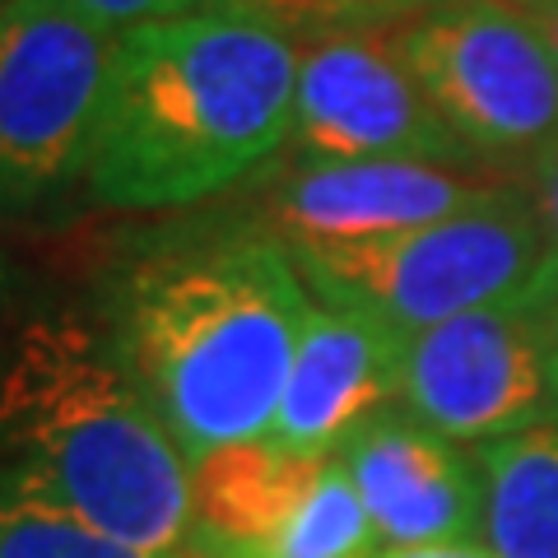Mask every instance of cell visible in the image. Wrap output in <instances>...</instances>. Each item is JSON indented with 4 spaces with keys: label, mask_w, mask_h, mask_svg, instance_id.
<instances>
[{
    "label": "cell",
    "mask_w": 558,
    "mask_h": 558,
    "mask_svg": "<svg viewBox=\"0 0 558 558\" xmlns=\"http://www.w3.org/2000/svg\"><path fill=\"white\" fill-rule=\"evenodd\" d=\"M303 47L229 5L121 33L84 182L121 209H172L238 182L293 135Z\"/></svg>",
    "instance_id": "1"
},
{
    "label": "cell",
    "mask_w": 558,
    "mask_h": 558,
    "mask_svg": "<svg viewBox=\"0 0 558 558\" xmlns=\"http://www.w3.org/2000/svg\"><path fill=\"white\" fill-rule=\"evenodd\" d=\"M279 238L168 247L117 299L112 349L186 461L270 438L312 312Z\"/></svg>",
    "instance_id": "2"
},
{
    "label": "cell",
    "mask_w": 558,
    "mask_h": 558,
    "mask_svg": "<svg viewBox=\"0 0 558 558\" xmlns=\"http://www.w3.org/2000/svg\"><path fill=\"white\" fill-rule=\"evenodd\" d=\"M0 484L145 554H191V461L145 391L75 317L0 344Z\"/></svg>",
    "instance_id": "3"
},
{
    "label": "cell",
    "mask_w": 558,
    "mask_h": 558,
    "mask_svg": "<svg viewBox=\"0 0 558 558\" xmlns=\"http://www.w3.org/2000/svg\"><path fill=\"white\" fill-rule=\"evenodd\" d=\"M322 303L354 307L400 336L480 307H531L558 317V247L526 191L484 209L340 247H289Z\"/></svg>",
    "instance_id": "4"
},
{
    "label": "cell",
    "mask_w": 558,
    "mask_h": 558,
    "mask_svg": "<svg viewBox=\"0 0 558 558\" xmlns=\"http://www.w3.org/2000/svg\"><path fill=\"white\" fill-rule=\"evenodd\" d=\"M121 38L61 0L0 5V215L84 178Z\"/></svg>",
    "instance_id": "5"
},
{
    "label": "cell",
    "mask_w": 558,
    "mask_h": 558,
    "mask_svg": "<svg viewBox=\"0 0 558 558\" xmlns=\"http://www.w3.org/2000/svg\"><path fill=\"white\" fill-rule=\"evenodd\" d=\"M410 75L470 154L539 159L558 140V51L498 0H442L396 28Z\"/></svg>",
    "instance_id": "6"
},
{
    "label": "cell",
    "mask_w": 558,
    "mask_h": 558,
    "mask_svg": "<svg viewBox=\"0 0 558 558\" xmlns=\"http://www.w3.org/2000/svg\"><path fill=\"white\" fill-rule=\"evenodd\" d=\"M191 558H368L373 526L336 457L270 438L191 461Z\"/></svg>",
    "instance_id": "7"
},
{
    "label": "cell",
    "mask_w": 558,
    "mask_h": 558,
    "mask_svg": "<svg viewBox=\"0 0 558 558\" xmlns=\"http://www.w3.org/2000/svg\"><path fill=\"white\" fill-rule=\"evenodd\" d=\"M554 312L480 307L410 330L400 405L451 442H498L549 418Z\"/></svg>",
    "instance_id": "8"
},
{
    "label": "cell",
    "mask_w": 558,
    "mask_h": 558,
    "mask_svg": "<svg viewBox=\"0 0 558 558\" xmlns=\"http://www.w3.org/2000/svg\"><path fill=\"white\" fill-rule=\"evenodd\" d=\"M289 140L312 163L470 159L410 75L396 28H336L303 47Z\"/></svg>",
    "instance_id": "9"
},
{
    "label": "cell",
    "mask_w": 558,
    "mask_h": 558,
    "mask_svg": "<svg viewBox=\"0 0 558 558\" xmlns=\"http://www.w3.org/2000/svg\"><path fill=\"white\" fill-rule=\"evenodd\" d=\"M508 182L470 178L457 163L373 159L307 163L270 196V223L284 247H340L457 219L508 196Z\"/></svg>",
    "instance_id": "10"
},
{
    "label": "cell",
    "mask_w": 558,
    "mask_h": 558,
    "mask_svg": "<svg viewBox=\"0 0 558 558\" xmlns=\"http://www.w3.org/2000/svg\"><path fill=\"white\" fill-rule=\"evenodd\" d=\"M381 549L457 545L484 531V475L461 442L433 433L414 414L381 410L340 451Z\"/></svg>",
    "instance_id": "11"
},
{
    "label": "cell",
    "mask_w": 558,
    "mask_h": 558,
    "mask_svg": "<svg viewBox=\"0 0 558 558\" xmlns=\"http://www.w3.org/2000/svg\"><path fill=\"white\" fill-rule=\"evenodd\" d=\"M400 354L405 336L396 326L317 299L270 442L293 457H336L373 414L400 400Z\"/></svg>",
    "instance_id": "12"
},
{
    "label": "cell",
    "mask_w": 558,
    "mask_h": 558,
    "mask_svg": "<svg viewBox=\"0 0 558 558\" xmlns=\"http://www.w3.org/2000/svg\"><path fill=\"white\" fill-rule=\"evenodd\" d=\"M484 531L498 558H558V418L480 447Z\"/></svg>",
    "instance_id": "13"
},
{
    "label": "cell",
    "mask_w": 558,
    "mask_h": 558,
    "mask_svg": "<svg viewBox=\"0 0 558 558\" xmlns=\"http://www.w3.org/2000/svg\"><path fill=\"white\" fill-rule=\"evenodd\" d=\"M0 558H191V554H145L94 531L51 502L24 498L0 484Z\"/></svg>",
    "instance_id": "14"
},
{
    "label": "cell",
    "mask_w": 558,
    "mask_h": 558,
    "mask_svg": "<svg viewBox=\"0 0 558 558\" xmlns=\"http://www.w3.org/2000/svg\"><path fill=\"white\" fill-rule=\"evenodd\" d=\"M215 5L242 10L284 33H336V28H387L405 24L442 0H215Z\"/></svg>",
    "instance_id": "15"
},
{
    "label": "cell",
    "mask_w": 558,
    "mask_h": 558,
    "mask_svg": "<svg viewBox=\"0 0 558 558\" xmlns=\"http://www.w3.org/2000/svg\"><path fill=\"white\" fill-rule=\"evenodd\" d=\"M84 20L102 24L108 33H135V28H149V24H168V20H186V14H196L205 5H215V0H61Z\"/></svg>",
    "instance_id": "16"
},
{
    "label": "cell",
    "mask_w": 558,
    "mask_h": 558,
    "mask_svg": "<svg viewBox=\"0 0 558 558\" xmlns=\"http://www.w3.org/2000/svg\"><path fill=\"white\" fill-rule=\"evenodd\" d=\"M531 205L558 247V140L539 159H531Z\"/></svg>",
    "instance_id": "17"
},
{
    "label": "cell",
    "mask_w": 558,
    "mask_h": 558,
    "mask_svg": "<svg viewBox=\"0 0 558 558\" xmlns=\"http://www.w3.org/2000/svg\"><path fill=\"white\" fill-rule=\"evenodd\" d=\"M377 558H498L480 539H457V545H410V549H381Z\"/></svg>",
    "instance_id": "18"
},
{
    "label": "cell",
    "mask_w": 558,
    "mask_h": 558,
    "mask_svg": "<svg viewBox=\"0 0 558 558\" xmlns=\"http://www.w3.org/2000/svg\"><path fill=\"white\" fill-rule=\"evenodd\" d=\"M549 418H558V317H554V344H549Z\"/></svg>",
    "instance_id": "19"
},
{
    "label": "cell",
    "mask_w": 558,
    "mask_h": 558,
    "mask_svg": "<svg viewBox=\"0 0 558 558\" xmlns=\"http://www.w3.org/2000/svg\"><path fill=\"white\" fill-rule=\"evenodd\" d=\"M498 5H508V10H521V14H531V20H545L554 0H498Z\"/></svg>",
    "instance_id": "20"
},
{
    "label": "cell",
    "mask_w": 558,
    "mask_h": 558,
    "mask_svg": "<svg viewBox=\"0 0 558 558\" xmlns=\"http://www.w3.org/2000/svg\"><path fill=\"white\" fill-rule=\"evenodd\" d=\"M539 28L549 33V43H554V51H558V0L549 5V14H545V20H539Z\"/></svg>",
    "instance_id": "21"
},
{
    "label": "cell",
    "mask_w": 558,
    "mask_h": 558,
    "mask_svg": "<svg viewBox=\"0 0 558 558\" xmlns=\"http://www.w3.org/2000/svg\"><path fill=\"white\" fill-rule=\"evenodd\" d=\"M0 5H5V0H0Z\"/></svg>",
    "instance_id": "22"
}]
</instances>
